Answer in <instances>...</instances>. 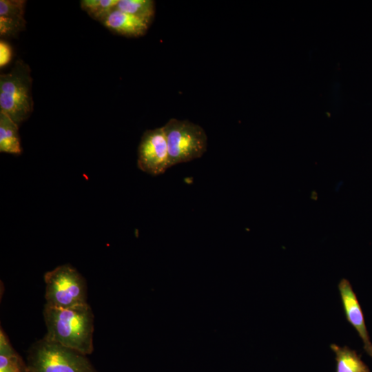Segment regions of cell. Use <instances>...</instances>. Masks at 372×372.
Masks as SVG:
<instances>
[{
	"instance_id": "1",
	"label": "cell",
	"mask_w": 372,
	"mask_h": 372,
	"mask_svg": "<svg viewBox=\"0 0 372 372\" xmlns=\"http://www.w3.org/2000/svg\"><path fill=\"white\" fill-rule=\"evenodd\" d=\"M44 338L85 355L94 349V314L87 304L67 308L45 306Z\"/></svg>"
},
{
	"instance_id": "2",
	"label": "cell",
	"mask_w": 372,
	"mask_h": 372,
	"mask_svg": "<svg viewBox=\"0 0 372 372\" xmlns=\"http://www.w3.org/2000/svg\"><path fill=\"white\" fill-rule=\"evenodd\" d=\"M32 77L30 66L17 59L12 70L0 76V112L18 125L33 112Z\"/></svg>"
},
{
	"instance_id": "3",
	"label": "cell",
	"mask_w": 372,
	"mask_h": 372,
	"mask_svg": "<svg viewBox=\"0 0 372 372\" xmlns=\"http://www.w3.org/2000/svg\"><path fill=\"white\" fill-rule=\"evenodd\" d=\"M28 372H98L86 355L43 337L30 347Z\"/></svg>"
},
{
	"instance_id": "4",
	"label": "cell",
	"mask_w": 372,
	"mask_h": 372,
	"mask_svg": "<svg viewBox=\"0 0 372 372\" xmlns=\"http://www.w3.org/2000/svg\"><path fill=\"white\" fill-rule=\"evenodd\" d=\"M167 142L169 167L201 157L207 148V136L199 125L172 118L163 126Z\"/></svg>"
},
{
	"instance_id": "5",
	"label": "cell",
	"mask_w": 372,
	"mask_h": 372,
	"mask_svg": "<svg viewBox=\"0 0 372 372\" xmlns=\"http://www.w3.org/2000/svg\"><path fill=\"white\" fill-rule=\"evenodd\" d=\"M45 305L67 308L87 302L84 278L69 264L60 265L44 275Z\"/></svg>"
},
{
	"instance_id": "6",
	"label": "cell",
	"mask_w": 372,
	"mask_h": 372,
	"mask_svg": "<svg viewBox=\"0 0 372 372\" xmlns=\"http://www.w3.org/2000/svg\"><path fill=\"white\" fill-rule=\"evenodd\" d=\"M138 167L152 176L163 174L169 165V152L163 127L146 130L138 147Z\"/></svg>"
},
{
	"instance_id": "7",
	"label": "cell",
	"mask_w": 372,
	"mask_h": 372,
	"mask_svg": "<svg viewBox=\"0 0 372 372\" xmlns=\"http://www.w3.org/2000/svg\"><path fill=\"white\" fill-rule=\"evenodd\" d=\"M338 288L346 320L357 331L362 340L365 352L372 358V342L357 296L347 279L342 278Z\"/></svg>"
},
{
	"instance_id": "8",
	"label": "cell",
	"mask_w": 372,
	"mask_h": 372,
	"mask_svg": "<svg viewBox=\"0 0 372 372\" xmlns=\"http://www.w3.org/2000/svg\"><path fill=\"white\" fill-rule=\"evenodd\" d=\"M26 1H0V35L2 37H15L25 30V19Z\"/></svg>"
},
{
	"instance_id": "9",
	"label": "cell",
	"mask_w": 372,
	"mask_h": 372,
	"mask_svg": "<svg viewBox=\"0 0 372 372\" xmlns=\"http://www.w3.org/2000/svg\"><path fill=\"white\" fill-rule=\"evenodd\" d=\"M101 23L110 31L127 37L143 36L150 25L146 21L116 8Z\"/></svg>"
},
{
	"instance_id": "10",
	"label": "cell",
	"mask_w": 372,
	"mask_h": 372,
	"mask_svg": "<svg viewBox=\"0 0 372 372\" xmlns=\"http://www.w3.org/2000/svg\"><path fill=\"white\" fill-rule=\"evenodd\" d=\"M0 152L16 155L22 152L19 125L2 112H0Z\"/></svg>"
},
{
	"instance_id": "11",
	"label": "cell",
	"mask_w": 372,
	"mask_h": 372,
	"mask_svg": "<svg viewBox=\"0 0 372 372\" xmlns=\"http://www.w3.org/2000/svg\"><path fill=\"white\" fill-rule=\"evenodd\" d=\"M330 348L335 355V372H370L368 366L355 350L348 346L340 347L336 344H331Z\"/></svg>"
},
{
	"instance_id": "12",
	"label": "cell",
	"mask_w": 372,
	"mask_h": 372,
	"mask_svg": "<svg viewBox=\"0 0 372 372\" xmlns=\"http://www.w3.org/2000/svg\"><path fill=\"white\" fill-rule=\"evenodd\" d=\"M0 372H28L27 363L14 350L4 331H0Z\"/></svg>"
},
{
	"instance_id": "13",
	"label": "cell",
	"mask_w": 372,
	"mask_h": 372,
	"mask_svg": "<svg viewBox=\"0 0 372 372\" xmlns=\"http://www.w3.org/2000/svg\"><path fill=\"white\" fill-rule=\"evenodd\" d=\"M116 8L151 24L155 15L156 4L153 0H119Z\"/></svg>"
},
{
	"instance_id": "14",
	"label": "cell",
	"mask_w": 372,
	"mask_h": 372,
	"mask_svg": "<svg viewBox=\"0 0 372 372\" xmlns=\"http://www.w3.org/2000/svg\"><path fill=\"white\" fill-rule=\"evenodd\" d=\"M119 0H81L80 6L83 10L92 19L101 23L113 11Z\"/></svg>"
},
{
	"instance_id": "15",
	"label": "cell",
	"mask_w": 372,
	"mask_h": 372,
	"mask_svg": "<svg viewBox=\"0 0 372 372\" xmlns=\"http://www.w3.org/2000/svg\"><path fill=\"white\" fill-rule=\"evenodd\" d=\"M12 57V50L10 45L4 40L0 41V67L8 65Z\"/></svg>"
}]
</instances>
